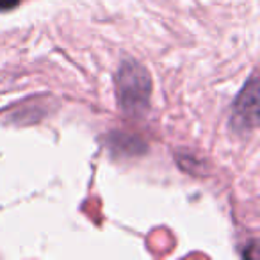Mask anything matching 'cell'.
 Masks as SVG:
<instances>
[{
  "label": "cell",
  "instance_id": "obj_2",
  "mask_svg": "<svg viewBox=\"0 0 260 260\" xmlns=\"http://www.w3.org/2000/svg\"><path fill=\"white\" fill-rule=\"evenodd\" d=\"M258 123V80L256 75H251L249 82L242 87L239 96L234 102L230 126L239 132H248L255 128Z\"/></svg>",
  "mask_w": 260,
  "mask_h": 260
},
{
  "label": "cell",
  "instance_id": "obj_3",
  "mask_svg": "<svg viewBox=\"0 0 260 260\" xmlns=\"http://www.w3.org/2000/svg\"><path fill=\"white\" fill-rule=\"evenodd\" d=\"M20 4V0H0V11H9Z\"/></svg>",
  "mask_w": 260,
  "mask_h": 260
},
{
  "label": "cell",
  "instance_id": "obj_1",
  "mask_svg": "<svg viewBox=\"0 0 260 260\" xmlns=\"http://www.w3.org/2000/svg\"><path fill=\"white\" fill-rule=\"evenodd\" d=\"M118 104L126 114H143L148 109L152 94V77L148 70L136 61H125L116 75Z\"/></svg>",
  "mask_w": 260,
  "mask_h": 260
}]
</instances>
